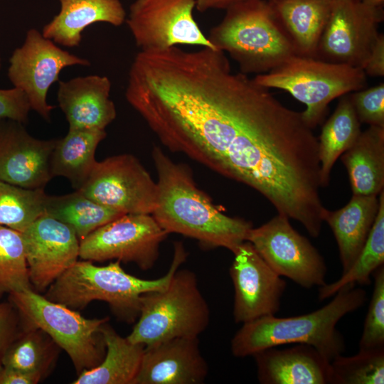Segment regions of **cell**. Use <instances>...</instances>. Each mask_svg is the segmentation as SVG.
Wrapping results in <instances>:
<instances>
[{"instance_id": "6da1fadb", "label": "cell", "mask_w": 384, "mask_h": 384, "mask_svg": "<svg viewBox=\"0 0 384 384\" xmlns=\"http://www.w3.org/2000/svg\"><path fill=\"white\" fill-rule=\"evenodd\" d=\"M125 97L168 149L240 183L270 160L284 119L267 88L209 47L140 50Z\"/></svg>"}, {"instance_id": "7a4b0ae2", "label": "cell", "mask_w": 384, "mask_h": 384, "mask_svg": "<svg viewBox=\"0 0 384 384\" xmlns=\"http://www.w3.org/2000/svg\"><path fill=\"white\" fill-rule=\"evenodd\" d=\"M151 155L158 177L157 203L151 215L164 230L233 253L247 241L252 223L223 214L196 186L188 166L175 163L159 146H154Z\"/></svg>"}, {"instance_id": "3957f363", "label": "cell", "mask_w": 384, "mask_h": 384, "mask_svg": "<svg viewBox=\"0 0 384 384\" xmlns=\"http://www.w3.org/2000/svg\"><path fill=\"white\" fill-rule=\"evenodd\" d=\"M366 300L363 289L349 284L337 292L327 304L309 314L291 317L271 315L243 323L231 340V353L235 357L243 358L267 348L303 343L314 346L331 362L346 348L336 324Z\"/></svg>"}, {"instance_id": "277c9868", "label": "cell", "mask_w": 384, "mask_h": 384, "mask_svg": "<svg viewBox=\"0 0 384 384\" xmlns=\"http://www.w3.org/2000/svg\"><path fill=\"white\" fill-rule=\"evenodd\" d=\"M186 258L183 252L174 251L168 272L155 279L128 274L117 260L105 266L95 265L89 260L76 261L50 285L43 296L76 311L93 301H102L109 304L116 317L132 324L139 317L142 295L165 288Z\"/></svg>"}, {"instance_id": "5b68a950", "label": "cell", "mask_w": 384, "mask_h": 384, "mask_svg": "<svg viewBox=\"0 0 384 384\" xmlns=\"http://www.w3.org/2000/svg\"><path fill=\"white\" fill-rule=\"evenodd\" d=\"M207 38L246 75L266 73L297 55L265 0H245L227 9Z\"/></svg>"}, {"instance_id": "8992f818", "label": "cell", "mask_w": 384, "mask_h": 384, "mask_svg": "<svg viewBox=\"0 0 384 384\" xmlns=\"http://www.w3.org/2000/svg\"><path fill=\"white\" fill-rule=\"evenodd\" d=\"M210 312L196 274L176 270L168 285L141 297L138 320L127 338L145 347L180 337H198Z\"/></svg>"}, {"instance_id": "52a82bcc", "label": "cell", "mask_w": 384, "mask_h": 384, "mask_svg": "<svg viewBox=\"0 0 384 384\" xmlns=\"http://www.w3.org/2000/svg\"><path fill=\"white\" fill-rule=\"evenodd\" d=\"M253 80L263 87L285 90L304 104L302 114L311 129L321 122L333 100L366 85L361 68L298 55Z\"/></svg>"}, {"instance_id": "ba28073f", "label": "cell", "mask_w": 384, "mask_h": 384, "mask_svg": "<svg viewBox=\"0 0 384 384\" xmlns=\"http://www.w3.org/2000/svg\"><path fill=\"white\" fill-rule=\"evenodd\" d=\"M22 326L45 331L70 357L78 375L99 365L106 347L100 333L109 317L87 319L76 310L51 302L32 288L9 294Z\"/></svg>"}, {"instance_id": "9c48e42d", "label": "cell", "mask_w": 384, "mask_h": 384, "mask_svg": "<svg viewBox=\"0 0 384 384\" xmlns=\"http://www.w3.org/2000/svg\"><path fill=\"white\" fill-rule=\"evenodd\" d=\"M247 241L278 275L306 289L326 284L324 257L292 226L287 216L278 213L265 224L252 227Z\"/></svg>"}, {"instance_id": "30bf717a", "label": "cell", "mask_w": 384, "mask_h": 384, "mask_svg": "<svg viewBox=\"0 0 384 384\" xmlns=\"http://www.w3.org/2000/svg\"><path fill=\"white\" fill-rule=\"evenodd\" d=\"M90 66L89 60L63 50L36 28L29 29L23 43L9 59L8 78L13 87L24 92L31 109L50 121L55 106L47 102L51 85L59 81V75L67 67Z\"/></svg>"}, {"instance_id": "8fae6325", "label": "cell", "mask_w": 384, "mask_h": 384, "mask_svg": "<svg viewBox=\"0 0 384 384\" xmlns=\"http://www.w3.org/2000/svg\"><path fill=\"white\" fill-rule=\"evenodd\" d=\"M167 235L151 214H124L81 240L79 257L91 262H132L148 270L157 261Z\"/></svg>"}, {"instance_id": "7c38bea8", "label": "cell", "mask_w": 384, "mask_h": 384, "mask_svg": "<svg viewBox=\"0 0 384 384\" xmlns=\"http://www.w3.org/2000/svg\"><path fill=\"white\" fill-rule=\"evenodd\" d=\"M78 190L95 202L124 214H152L157 203L156 183L129 154L97 161Z\"/></svg>"}, {"instance_id": "4fadbf2b", "label": "cell", "mask_w": 384, "mask_h": 384, "mask_svg": "<svg viewBox=\"0 0 384 384\" xmlns=\"http://www.w3.org/2000/svg\"><path fill=\"white\" fill-rule=\"evenodd\" d=\"M383 19V8L361 0H331L315 58L363 69Z\"/></svg>"}, {"instance_id": "5bb4252c", "label": "cell", "mask_w": 384, "mask_h": 384, "mask_svg": "<svg viewBox=\"0 0 384 384\" xmlns=\"http://www.w3.org/2000/svg\"><path fill=\"white\" fill-rule=\"evenodd\" d=\"M196 0H135L126 23L140 50L178 45L215 48L193 17Z\"/></svg>"}, {"instance_id": "9a60e30c", "label": "cell", "mask_w": 384, "mask_h": 384, "mask_svg": "<svg viewBox=\"0 0 384 384\" xmlns=\"http://www.w3.org/2000/svg\"><path fill=\"white\" fill-rule=\"evenodd\" d=\"M233 255L229 272L235 292V321L243 324L275 315L285 291V280L271 269L248 241L240 244Z\"/></svg>"}, {"instance_id": "2e32d148", "label": "cell", "mask_w": 384, "mask_h": 384, "mask_svg": "<svg viewBox=\"0 0 384 384\" xmlns=\"http://www.w3.org/2000/svg\"><path fill=\"white\" fill-rule=\"evenodd\" d=\"M21 234L31 287L46 292L78 261L80 240L70 227L45 213Z\"/></svg>"}, {"instance_id": "e0dca14e", "label": "cell", "mask_w": 384, "mask_h": 384, "mask_svg": "<svg viewBox=\"0 0 384 384\" xmlns=\"http://www.w3.org/2000/svg\"><path fill=\"white\" fill-rule=\"evenodd\" d=\"M56 140L36 139L22 123L0 119V181L24 188H44L53 178L50 158Z\"/></svg>"}, {"instance_id": "ac0fdd59", "label": "cell", "mask_w": 384, "mask_h": 384, "mask_svg": "<svg viewBox=\"0 0 384 384\" xmlns=\"http://www.w3.org/2000/svg\"><path fill=\"white\" fill-rule=\"evenodd\" d=\"M208 366L198 337H180L144 348L133 384H200Z\"/></svg>"}, {"instance_id": "d6986e66", "label": "cell", "mask_w": 384, "mask_h": 384, "mask_svg": "<svg viewBox=\"0 0 384 384\" xmlns=\"http://www.w3.org/2000/svg\"><path fill=\"white\" fill-rule=\"evenodd\" d=\"M252 356L262 384H337L331 362L310 345L271 347Z\"/></svg>"}, {"instance_id": "ffe728a7", "label": "cell", "mask_w": 384, "mask_h": 384, "mask_svg": "<svg viewBox=\"0 0 384 384\" xmlns=\"http://www.w3.org/2000/svg\"><path fill=\"white\" fill-rule=\"evenodd\" d=\"M58 82L57 101L69 129H105L116 118L107 76L90 75Z\"/></svg>"}, {"instance_id": "44dd1931", "label": "cell", "mask_w": 384, "mask_h": 384, "mask_svg": "<svg viewBox=\"0 0 384 384\" xmlns=\"http://www.w3.org/2000/svg\"><path fill=\"white\" fill-rule=\"evenodd\" d=\"M60 11L42 29V34L58 45L73 48L80 44L84 30L95 23L120 26L126 20L119 0H59Z\"/></svg>"}, {"instance_id": "7402d4cb", "label": "cell", "mask_w": 384, "mask_h": 384, "mask_svg": "<svg viewBox=\"0 0 384 384\" xmlns=\"http://www.w3.org/2000/svg\"><path fill=\"white\" fill-rule=\"evenodd\" d=\"M296 54L315 58L328 20L331 0H269Z\"/></svg>"}, {"instance_id": "603a6c76", "label": "cell", "mask_w": 384, "mask_h": 384, "mask_svg": "<svg viewBox=\"0 0 384 384\" xmlns=\"http://www.w3.org/2000/svg\"><path fill=\"white\" fill-rule=\"evenodd\" d=\"M379 208L376 196H354L343 208L327 209L324 221L331 228L336 240L342 273L354 263L363 249Z\"/></svg>"}, {"instance_id": "cb8c5ba5", "label": "cell", "mask_w": 384, "mask_h": 384, "mask_svg": "<svg viewBox=\"0 0 384 384\" xmlns=\"http://www.w3.org/2000/svg\"><path fill=\"white\" fill-rule=\"evenodd\" d=\"M341 156L353 195L380 194L384 188V127L369 126Z\"/></svg>"}, {"instance_id": "d4e9b609", "label": "cell", "mask_w": 384, "mask_h": 384, "mask_svg": "<svg viewBox=\"0 0 384 384\" xmlns=\"http://www.w3.org/2000/svg\"><path fill=\"white\" fill-rule=\"evenodd\" d=\"M106 353L95 368L78 375L73 384H133L145 346L130 342L108 324L100 327Z\"/></svg>"}, {"instance_id": "484cf974", "label": "cell", "mask_w": 384, "mask_h": 384, "mask_svg": "<svg viewBox=\"0 0 384 384\" xmlns=\"http://www.w3.org/2000/svg\"><path fill=\"white\" fill-rule=\"evenodd\" d=\"M105 129H69L56 140L50 158L52 176L66 178L75 190L89 177L95 163V151L106 137Z\"/></svg>"}, {"instance_id": "4316f807", "label": "cell", "mask_w": 384, "mask_h": 384, "mask_svg": "<svg viewBox=\"0 0 384 384\" xmlns=\"http://www.w3.org/2000/svg\"><path fill=\"white\" fill-rule=\"evenodd\" d=\"M361 132L350 93L343 95L318 138L321 188L329 185L336 161L355 143Z\"/></svg>"}, {"instance_id": "83f0119b", "label": "cell", "mask_w": 384, "mask_h": 384, "mask_svg": "<svg viewBox=\"0 0 384 384\" xmlns=\"http://www.w3.org/2000/svg\"><path fill=\"white\" fill-rule=\"evenodd\" d=\"M44 211L70 227L80 241L98 228L124 215L95 202L80 190L63 196L47 195Z\"/></svg>"}, {"instance_id": "f1b7e54d", "label": "cell", "mask_w": 384, "mask_h": 384, "mask_svg": "<svg viewBox=\"0 0 384 384\" xmlns=\"http://www.w3.org/2000/svg\"><path fill=\"white\" fill-rule=\"evenodd\" d=\"M60 349L57 343L42 329L33 326H22V331L3 354L1 364L36 374L43 380L53 368Z\"/></svg>"}, {"instance_id": "f546056e", "label": "cell", "mask_w": 384, "mask_h": 384, "mask_svg": "<svg viewBox=\"0 0 384 384\" xmlns=\"http://www.w3.org/2000/svg\"><path fill=\"white\" fill-rule=\"evenodd\" d=\"M379 195L378 211L363 249L353 265L338 280L319 287V300L333 297L349 284H370V275L384 265V191Z\"/></svg>"}, {"instance_id": "4dcf8cb0", "label": "cell", "mask_w": 384, "mask_h": 384, "mask_svg": "<svg viewBox=\"0 0 384 384\" xmlns=\"http://www.w3.org/2000/svg\"><path fill=\"white\" fill-rule=\"evenodd\" d=\"M44 188L28 189L0 181V225L23 233L45 213Z\"/></svg>"}, {"instance_id": "1f68e13d", "label": "cell", "mask_w": 384, "mask_h": 384, "mask_svg": "<svg viewBox=\"0 0 384 384\" xmlns=\"http://www.w3.org/2000/svg\"><path fill=\"white\" fill-rule=\"evenodd\" d=\"M31 288L21 233L0 225V297Z\"/></svg>"}, {"instance_id": "d6a6232c", "label": "cell", "mask_w": 384, "mask_h": 384, "mask_svg": "<svg viewBox=\"0 0 384 384\" xmlns=\"http://www.w3.org/2000/svg\"><path fill=\"white\" fill-rule=\"evenodd\" d=\"M331 366L337 384L384 383V348L359 349L352 356L339 355Z\"/></svg>"}, {"instance_id": "836d02e7", "label": "cell", "mask_w": 384, "mask_h": 384, "mask_svg": "<svg viewBox=\"0 0 384 384\" xmlns=\"http://www.w3.org/2000/svg\"><path fill=\"white\" fill-rule=\"evenodd\" d=\"M373 292L364 321L359 349L384 348V265L373 273Z\"/></svg>"}, {"instance_id": "e575fe53", "label": "cell", "mask_w": 384, "mask_h": 384, "mask_svg": "<svg viewBox=\"0 0 384 384\" xmlns=\"http://www.w3.org/2000/svg\"><path fill=\"white\" fill-rule=\"evenodd\" d=\"M361 123L384 127V83L350 93Z\"/></svg>"}, {"instance_id": "d590c367", "label": "cell", "mask_w": 384, "mask_h": 384, "mask_svg": "<svg viewBox=\"0 0 384 384\" xmlns=\"http://www.w3.org/2000/svg\"><path fill=\"white\" fill-rule=\"evenodd\" d=\"M31 110L28 100L23 91L15 87L0 89V119L25 124Z\"/></svg>"}, {"instance_id": "8d00e7d4", "label": "cell", "mask_w": 384, "mask_h": 384, "mask_svg": "<svg viewBox=\"0 0 384 384\" xmlns=\"http://www.w3.org/2000/svg\"><path fill=\"white\" fill-rule=\"evenodd\" d=\"M20 323L14 306L9 301L0 303V363L5 351L21 331Z\"/></svg>"}, {"instance_id": "74e56055", "label": "cell", "mask_w": 384, "mask_h": 384, "mask_svg": "<svg viewBox=\"0 0 384 384\" xmlns=\"http://www.w3.org/2000/svg\"><path fill=\"white\" fill-rule=\"evenodd\" d=\"M366 75L384 76V36L379 33L363 68Z\"/></svg>"}, {"instance_id": "f35d334b", "label": "cell", "mask_w": 384, "mask_h": 384, "mask_svg": "<svg viewBox=\"0 0 384 384\" xmlns=\"http://www.w3.org/2000/svg\"><path fill=\"white\" fill-rule=\"evenodd\" d=\"M42 378L33 373L8 368L0 363V384H36Z\"/></svg>"}, {"instance_id": "ab89813d", "label": "cell", "mask_w": 384, "mask_h": 384, "mask_svg": "<svg viewBox=\"0 0 384 384\" xmlns=\"http://www.w3.org/2000/svg\"><path fill=\"white\" fill-rule=\"evenodd\" d=\"M245 0H196V9L204 12L210 9H227Z\"/></svg>"}, {"instance_id": "60d3db41", "label": "cell", "mask_w": 384, "mask_h": 384, "mask_svg": "<svg viewBox=\"0 0 384 384\" xmlns=\"http://www.w3.org/2000/svg\"><path fill=\"white\" fill-rule=\"evenodd\" d=\"M364 3L369 4L370 6L378 7V8H383L384 0H361Z\"/></svg>"}, {"instance_id": "b9f144b4", "label": "cell", "mask_w": 384, "mask_h": 384, "mask_svg": "<svg viewBox=\"0 0 384 384\" xmlns=\"http://www.w3.org/2000/svg\"><path fill=\"white\" fill-rule=\"evenodd\" d=\"M0 68H1V56H0Z\"/></svg>"}]
</instances>
